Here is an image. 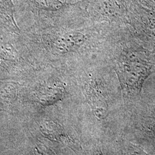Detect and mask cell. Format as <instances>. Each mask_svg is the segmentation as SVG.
Wrapping results in <instances>:
<instances>
[{
  "label": "cell",
  "mask_w": 155,
  "mask_h": 155,
  "mask_svg": "<svg viewBox=\"0 0 155 155\" xmlns=\"http://www.w3.org/2000/svg\"><path fill=\"white\" fill-rule=\"evenodd\" d=\"M0 16L14 32L16 33L20 32L15 18L14 5L12 0H0Z\"/></svg>",
  "instance_id": "obj_1"
},
{
  "label": "cell",
  "mask_w": 155,
  "mask_h": 155,
  "mask_svg": "<svg viewBox=\"0 0 155 155\" xmlns=\"http://www.w3.org/2000/svg\"><path fill=\"white\" fill-rule=\"evenodd\" d=\"M39 8L49 10L58 11L61 9L66 4L62 2L60 0H31Z\"/></svg>",
  "instance_id": "obj_2"
},
{
  "label": "cell",
  "mask_w": 155,
  "mask_h": 155,
  "mask_svg": "<svg viewBox=\"0 0 155 155\" xmlns=\"http://www.w3.org/2000/svg\"><path fill=\"white\" fill-rule=\"evenodd\" d=\"M1 54L3 56L8 59H14L16 58L17 52L14 47L9 44H4L2 45Z\"/></svg>",
  "instance_id": "obj_3"
}]
</instances>
